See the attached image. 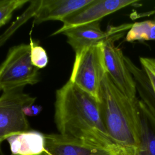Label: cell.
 Here are the masks:
<instances>
[{"label":"cell","instance_id":"4fadbf2b","mask_svg":"<svg viewBox=\"0 0 155 155\" xmlns=\"http://www.w3.org/2000/svg\"><path fill=\"white\" fill-rule=\"evenodd\" d=\"M125 40L128 42L155 41V20H146L132 24Z\"/></svg>","mask_w":155,"mask_h":155},{"label":"cell","instance_id":"e0dca14e","mask_svg":"<svg viewBox=\"0 0 155 155\" xmlns=\"http://www.w3.org/2000/svg\"><path fill=\"white\" fill-rule=\"evenodd\" d=\"M142 69L146 74L155 95V58L140 57Z\"/></svg>","mask_w":155,"mask_h":155},{"label":"cell","instance_id":"ffe728a7","mask_svg":"<svg viewBox=\"0 0 155 155\" xmlns=\"http://www.w3.org/2000/svg\"><path fill=\"white\" fill-rule=\"evenodd\" d=\"M153 13L154 14V20H155V8H154V10L153 11Z\"/></svg>","mask_w":155,"mask_h":155},{"label":"cell","instance_id":"9a60e30c","mask_svg":"<svg viewBox=\"0 0 155 155\" xmlns=\"http://www.w3.org/2000/svg\"><path fill=\"white\" fill-rule=\"evenodd\" d=\"M30 59L32 64L38 69L45 67L48 64V56L45 49L31 38L30 39Z\"/></svg>","mask_w":155,"mask_h":155},{"label":"cell","instance_id":"7a4b0ae2","mask_svg":"<svg viewBox=\"0 0 155 155\" xmlns=\"http://www.w3.org/2000/svg\"><path fill=\"white\" fill-rule=\"evenodd\" d=\"M99 104L107 133L122 155H136L139 145L137 99L126 96L107 72L101 82Z\"/></svg>","mask_w":155,"mask_h":155},{"label":"cell","instance_id":"44dd1931","mask_svg":"<svg viewBox=\"0 0 155 155\" xmlns=\"http://www.w3.org/2000/svg\"><path fill=\"white\" fill-rule=\"evenodd\" d=\"M39 155H46V154H45V153H43L42 154H39Z\"/></svg>","mask_w":155,"mask_h":155},{"label":"cell","instance_id":"8fae6325","mask_svg":"<svg viewBox=\"0 0 155 155\" xmlns=\"http://www.w3.org/2000/svg\"><path fill=\"white\" fill-rule=\"evenodd\" d=\"M93 0H41L33 24L47 21H61L87 6Z\"/></svg>","mask_w":155,"mask_h":155},{"label":"cell","instance_id":"8992f818","mask_svg":"<svg viewBox=\"0 0 155 155\" xmlns=\"http://www.w3.org/2000/svg\"><path fill=\"white\" fill-rule=\"evenodd\" d=\"M125 33L116 35L104 42V54L107 71L116 86L128 97L136 99L137 90L134 78L127 66L122 51L114 42Z\"/></svg>","mask_w":155,"mask_h":155},{"label":"cell","instance_id":"277c9868","mask_svg":"<svg viewBox=\"0 0 155 155\" xmlns=\"http://www.w3.org/2000/svg\"><path fill=\"white\" fill-rule=\"evenodd\" d=\"M30 47L21 44L10 48L0 65V89L2 92L33 85L39 81V69L30 59Z\"/></svg>","mask_w":155,"mask_h":155},{"label":"cell","instance_id":"30bf717a","mask_svg":"<svg viewBox=\"0 0 155 155\" xmlns=\"http://www.w3.org/2000/svg\"><path fill=\"white\" fill-rule=\"evenodd\" d=\"M46 155H108L76 139L61 134H44Z\"/></svg>","mask_w":155,"mask_h":155},{"label":"cell","instance_id":"d6986e66","mask_svg":"<svg viewBox=\"0 0 155 155\" xmlns=\"http://www.w3.org/2000/svg\"><path fill=\"white\" fill-rule=\"evenodd\" d=\"M7 1H8V0H0V5H1L4 4H5V2H7Z\"/></svg>","mask_w":155,"mask_h":155},{"label":"cell","instance_id":"9c48e42d","mask_svg":"<svg viewBox=\"0 0 155 155\" xmlns=\"http://www.w3.org/2000/svg\"><path fill=\"white\" fill-rule=\"evenodd\" d=\"M140 130L136 155H155V97L142 96L137 99Z\"/></svg>","mask_w":155,"mask_h":155},{"label":"cell","instance_id":"2e32d148","mask_svg":"<svg viewBox=\"0 0 155 155\" xmlns=\"http://www.w3.org/2000/svg\"><path fill=\"white\" fill-rule=\"evenodd\" d=\"M27 2H30V1L8 0L7 2L0 5V27L5 25L11 19L16 10L21 8Z\"/></svg>","mask_w":155,"mask_h":155},{"label":"cell","instance_id":"7402d4cb","mask_svg":"<svg viewBox=\"0 0 155 155\" xmlns=\"http://www.w3.org/2000/svg\"><path fill=\"white\" fill-rule=\"evenodd\" d=\"M0 91H1V89H0Z\"/></svg>","mask_w":155,"mask_h":155},{"label":"cell","instance_id":"3957f363","mask_svg":"<svg viewBox=\"0 0 155 155\" xmlns=\"http://www.w3.org/2000/svg\"><path fill=\"white\" fill-rule=\"evenodd\" d=\"M107 72L104 42H101L75 55L69 80L99 102L101 82Z\"/></svg>","mask_w":155,"mask_h":155},{"label":"cell","instance_id":"52a82bcc","mask_svg":"<svg viewBox=\"0 0 155 155\" xmlns=\"http://www.w3.org/2000/svg\"><path fill=\"white\" fill-rule=\"evenodd\" d=\"M131 25L132 24H124L110 26L106 31H103L99 21H97L70 28L62 33L67 37L68 43L77 55L90 46L104 42L116 35L125 33Z\"/></svg>","mask_w":155,"mask_h":155},{"label":"cell","instance_id":"7c38bea8","mask_svg":"<svg viewBox=\"0 0 155 155\" xmlns=\"http://www.w3.org/2000/svg\"><path fill=\"white\" fill-rule=\"evenodd\" d=\"M12 155H39L45 151L44 134L28 130L13 134L6 140Z\"/></svg>","mask_w":155,"mask_h":155},{"label":"cell","instance_id":"5bb4252c","mask_svg":"<svg viewBox=\"0 0 155 155\" xmlns=\"http://www.w3.org/2000/svg\"><path fill=\"white\" fill-rule=\"evenodd\" d=\"M30 4L28 5L27 9L16 19V20L7 28V30L0 35V47L5 44V42L12 36V35L18 28L26 22L29 19L32 17H35L41 5V0L30 1Z\"/></svg>","mask_w":155,"mask_h":155},{"label":"cell","instance_id":"6da1fadb","mask_svg":"<svg viewBox=\"0 0 155 155\" xmlns=\"http://www.w3.org/2000/svg\"><path fill=\"white\" fill-rule=\"evenodd\" d=\"M54 122L62 135L81 140L108 155H122L107 133L99 102L70 80L56 92Z\"/></svg>","mask_w":155,"mask_h":155},{"label":"cell","instance_id":"ba28073f","mask_svg":"<svg viewBox=\"0 0 155 155\" xmlns=\"http://www.w3.org/2000/svg\"><path fill=\"white\" fill-rule=\"evenodd\" d=\"M137 1L131 0H93L92 2L70 15L62 22V26L51 36L62 33L65 30L78 25L99 21L123 8L136 5Z\"/></svg>","mask_w":155,"mask_h":155},{"label":"cell","instance_id":"5b68a950","mask_svg":"<svg viewBox=\"0 0 155 155\" xmlns=\"http://www.w3.org/2000/svg\"><path fill=\"white\" fill-rule=\"evenodd\" d=\"M36 97L23 91V88L4 91L0 96V145L10 136L29 130L23 108L33 104Z\"/></svg>","mask_w":155,"mask_h":155},{"label":"cell","instance_id":"ac0fdd59","mask_svg":"<svg viewBox=\"0 0 155 155\" xmlns=\"http://www.w3.org/2000/svg\"><path fill=\"white\" fill-rule=\"evenodd\" d=\"M42 107L38 105L31 104L25 107L22 111L24 115L27 116H35L39 114L42 111Z\"/></svg>","mask_w":155,"mask_h":155}]
</instances>
